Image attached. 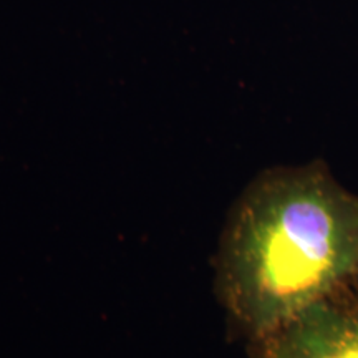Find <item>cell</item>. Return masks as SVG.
Returning a JSON list of instances; mask_svg holds the SVG:
<instances>
[{
    "label": "cell",
    "mask_w": 358,
    "mask_h": 358,
    "mask_svg": "<svg viewBox=\"0 0 358 358\" xmlns=\"http://www.w3.org/2000/svg\"><path fill=\"white\" fill-rule=\"evenodd\" d=\"M358 289V194L322 159L264 169L237 196L214 254V292L248 342Z\"/></svg>",
    "instance_id": "1"
},
{
    "label": "cell",
    "mask_w": 358,
    "mask_h": 358,
    "mask_svg": "<svg viewBox=\"0 0 358 358\" xmlns=\"http://www.w3.org/2000/svg\"><path fill=\"white\" fill-rule=\"evenodd\" d=\"M249 345L252 358H358V289L313 303Z\"/></svg>",
    "instance_id": "2"
}]
</instances>
